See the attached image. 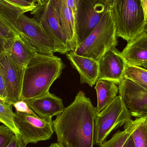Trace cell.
<instances>
[{"mask_svg": "<svg viewBox=\"0 0 147 147\" xmlns=\"http://www.w3.org/2000/svg\"><path fill=\"white\" fill-rule=\"evenodd\" d=\"M96 109L80 91L73 102L53 121L57 143L63 147H94Z\"/></svg>", "mask_w": 147, "mask_h": 147, "instance_id": "6da1fadb", "label": "cell"}, {"mask_svg": "<svg viewBox=\"0 0 147 147\" xmlns=\"http://www.w3.org/2000/svg\"><path fill=\"white\" fill-rule=\"evenodd\" d=\"M65 68L60 58L37 53L25 68L21 100L50 93L51 86L60 77Z\"/></svg>", "mask_w": 147, "mask_h": 147, "instance_id": "7a4b0ae2", "label": "cell"}, {"mask_svg": "<svg viewBox=\"0 0 147 147\" xmlns=\"http://www.w3.org/2000/svg\"><path fill=\"white\" fill-rule=\"evenodd\" d=\"M0 14L22 35L40 54L54 55L57 52L55 42L41 25L21 9L0 0Z\"/></svg>", "mask_w": 147, "mask_h": 147, "instance_id": "3957f363", "label": "cell"}, {"mask_svg": "<svg viewBox=\"0 0 147 147\" xmlns=\"http://www.w3.org/2000/svg\"><path fill=\"white\" fill-rule=\"evenodd\" d=\"M117 36L132 42L147 30V22L141 0H115L110 6Z\"/></svg>", "mask_w": 147, "mask_h": 147, "instance_id": "277c9868", "label": "cell"}, {"mask_svg": "<svg viewBox=\"0 0 147 147\" xmlns=\"http://www.w3.org/2000/svg\"><path fill=\"white\" fill-rule=\"evenodd\" d=\"M117 38L115 22L110 9L74 53L99 62L108 50L116 47Z\"/></svg>", "mask_w": 147, "mask_h": 147, "instance_id": "5b68a950", "label": "cell"}, {"mask_svg": "<svg viewBox=\"0 0 147 147\" xmlns=\"http://www.w3.org/2000/svg\"><path fill=\"white\" fill-rule=\"evenodd\" d=\"M132 117L122 98L118 95L108 107L96 116L95 145H101L111 132L131 121Z\"/></svg>", "mask_w": 147, "mask_h": 147, "instance_id": "8992f818", "label": "cell"}, {"mask_svg": "<svg viewBox=\"0 0 147 147\" xmlns=\"http://www.w3.org/2000/svg\"><path fill=\"white\" fill-rule=\"evenodd\" d=\"M30 13L54 40L57 52L67 54L70 52L68 39L59 22L55 0H46Z\"/></svg>", "mask_w": 147, "mask_h": 147, "instance_id": "52a82bcc", "label": "cell"}, {"mask_svg": "<svg viewBox=\"0 0 147 147\" xmlns=\"http://www.w3.org/2000/svg\"><path fill=\"white\" fill-rule=\"evenodd\" d=\"M110 6L100 0H79L75 15V27L79 46L98 25Z\"/></svg>", "mask_w": 147, "mask_h": 147, "instance_id": "ba28073f", "label": "cell"}, {"mask_svg": "<svg viewBox=\"0 0 147 147\" xmlns=\"http://www.w3.org/2000/svg\"><path fill=\"white\" fill-rule=\"evenodd\" d=\"M14 121L19 135L27 145L50 140L54 133L52 118L16 111Z\"/></svg>", "mask_w": 147, "mask_h": 147, "instance_id": "9c48e42d", "label": "cell"}, {"mask_svg": "<svg viewBox=\"0 0 147 147\" xmlns=\"http://www.w3.org/2000/svg\"><path fill=\"white\" fill-rule=\"evenodd\" d=\"M0 68L6 83L8 101L13 105L21 99L25 69L14 62L0 43Z\"/></svg>", "mask_w": 147, "mask_h": 147, "instance_id": "30bf717a", "label": "cell"}, {"mask_svg": "<svg viewBox=\"0 0 147 147\" xmlns=\"http://www.w3.org/2000/svg\"><path fill=\"white\" fill-rule=\"evenodd\" d=\"M118 87L119 95L132 116L139 118L147 115V89L126 78Z\"/></svg>", "mask_w": 147, "mask_h": 147, "instance_id": "8fae6325", "label": "cell"}, {"mask_svg": "<svg viewBox=\"0 0 147 147\" xmlns=\"http://www.w3.org/2000/svg\"><path fill=\"white\" fill-rule=\"evenodd\" d=\"M127 65L121 52L116 47L111 48L99 61L98 79L110 80L118 85L124 79Z\"/></svg>", "mask_w": 147, "mask_h": 147, "instance_id": "7c38bea8", "label": "cell"}, {"mask_svg": "<svg viewBox=\"0 0 147 147\" xmlns=\"http://www.w3.org/2000/svg\"><path fill=\"white\" fill-rule=\"evenodd\" d=\"M17 65L25 69L38 53L22 35L13 39L0 42Z\"/></svg>", "mask_w": 147, "mask_h": 147, "instance_id": "4fadbf2b", "label": "cell"}, {"mask_svg": "<svg viewBox=\"0 0 147 147\" xmlns=\"http://www.w3.org/2000/svg\"><path fill=\"white\" fill-rule=\"evenodd\" d=\"M24 101L38 116L42 118H52L62 113L65 109L63 100L51 92Z\"/></svg>", "mask_w": 147, "mask_h": 147, "instance_id": "5bb4252c", "label": "cell"}, {"mask_svg": "<svg viewBox=\"0 0 147 147\" xmlns=\"http://www.w3.org/2000/svg\"><path fill=\"white\" fill-rule=\"evenodd\" d=\"M66 57L72 67L79 74L80 83L92 87L98 80L99 62L72 52L67 53Z\"/></svg>", "mask_w": 147, "mask_h": 147, "instance_id": "9a60e30c", "label": "cell"}, {"mask_svg": "<svg viewBox=\"0 0 147 147\" xmlns=\"http://www.w3.org/2000/svg\"><path fill=\"white\" fill-rule=\"evenodd\" d=\"M128 65L147 70V33L128 43L121 52Z\"/></svg>", "mask_w": 147, "mask_h": 147, "instance_id": "2e32d148", "label": "cell"}, {"mask_svg": "<svg viewBox=\"0 0 147 147\" xmlns=\"http://www.w3.org/2000/svg\"><path fill=\"white\" fill-rule=\"evenodd\" d=\"M59 22L68 39L70 52L78 47L75 27V19L66 0H55Z\"/></svg>", "mask_w": 147, "mask_h": 147, "instance_id": "e0dca14e", "label": "cell"}, {"mask_svg": "<svg viewBox=\"0 0 147 147\" xmlns=\"http://www.w3.org/2000/svg\"><path fill=\"white\" fill-rule=\"evenodd\" d=\"M95 89L97 98L96 109L98 113H99L115 100L119 92V87L118 85L112 81L98 79L96 83Z\"/></svg>", "mask_w": 147, "mask_h": 147, "instance_id": "ac0fdd59", "label": "cell"}, {"mask_svg": "<svg viewBox=\"0 0 147 147\" xmlns=\"http://www.w3.org/2000/svg\"><path fill=\"white\" fill-rule=\"evenodd\" d=\"M142 117L131 120L124 125L122 131L118 130L110 140L105 141L99 147H123L129 137L131 136L142 120Z\"/></svg>", "mask_w": 147, "mask_h": 147, "instance_id": "d6986e66", "label": "cell"}, {"mask_svg": "<svg viewBox=\"0 0 147 147\" xmlns=\"http://www.w3.org/2000/svg\"><path fill=\"white\" fill-rule=\"evenodd\" d=\"M124 78L147 89V70L141 67L127 65Z\"/></svg>", "mask_w": 147, "mask_h": 147, "instance_id": "ffe728a7", "label": "cell"}, {"mask_svg": "<svg viewBox=\"0 0 147 147\" xmlns=\"http://www.w3.org/2000/svg\"><path fill=\"white\" fill-rule=\"evenodd\" d=\"M13 105L9 103L0 101V123L8 127L15 134L19 131L15 124Z\"/></svg>", "mask_w": 147, "mask_h": 147, "instance_id": "44dd1931", "label": "cell"}, {"mask_svg": "<svg viewBox=\"0 0 147 147\" xmlns=\"http://www.w3.org/2000/svg\"><path fill=\"white\" fill-rule=\"evenodd\" d=\"M131 136L135 147H147V123L144 117Z\"/></svg>", "mask_w": 147, "mask_h": 147, "instance_id": "7402d4cb", "label": "cell"}, {"mask_svg": "<svg viewBox=\"0 0 147 147\" xmlns=\"http://www.w3.org/2000/svg\"><path fill=\"white\" fill-rule=\"evenodd\" d=\"M19 35L17 31L0 14V42L13 39Z\"/></svg>", "mask_w": 147, "mask_h": 147, "instance_id": "603a6c76", "label": "cell"}, {"mask_svg": "<svg viewBox=\"0 0 147 147\" xmlns=\"http://www.w3.org/2000/svg\"><path fill=\"white\" fill-rule=\"evenodd\" d=\"M16 134L6 125L3 124L0 125V147L7 146Z\"/></svg>", "mask_w": 147, "mask_h": 147, "instance_id": "cb8c5ba5", "label": "cell"}, {"mask_svg": "<svg viewBox=\"0 0 147 147\" xmlns=\"http://www.w3.org/2000/svg\"><path fill=\"white\" fill-rule=\"evenodd\" d=\"M14 7L21 9L24 13L32 11L37 5L33 4L28 0H2Z\"/></svg>", "mask_w": 147, "mask_h": 147, "instance_id": "d4e9b609", "label": "cell"}, {"mask_svg": "<svg viewBox=\"0 0 147 147\" xmlns=\"http://www.w3.org/2000/svg\"><path fill=\"white\" fill-rule=\"evenodd\" d=\"M12 105L14 107L16 111L30 114L33 115H37L29 108L27 104L24 100H20L19 102L15 103Z\"/></svg>", "mask_w": 147, "mask_h": 147, "instance_id": "484cf974", "label": "cell"}, {"mask_svg": "<svg viewBox=\"0 0 147 147\" xmlns=\"http://www.w3.org/2000/svg\"><path fill=\"white\" fill-rule=\"evenodd\" d=\"M0 101L9 103L8 101L6 83L3 78V74L0 68Z\"/></svg>", "mask_w": 147, "mask_h": 147, "instance_id": "4316f807", "label": "cell"}, {"mask_svg": "<svg viewBox=\"0 0 147 147\" xmlns=\"http://www.w3.org/2000/svg\"><path fill=\"white\" fill-rule=\"evenodd\" d=\"M27 145L23 141L19 134H16L11 142L7 147H26Z\"/></svg>", "mask_w": 147, "mask_h": 147, "instance_id": "83f0119b", "label": "cell"}, {"mask_svg": "<svg viewBox=\"0 0 147 147\" xmlns=\"http://www.w3.org/2000/svg\"><path fill=\"white\" fill-rule=\"evenodd\" d=\"M123 147H135L132 136H130L125 142Z\"/></svg>", "mask_w": 147, "mask_h": 147, "instance_id": "f1b7e54d", "label": "cell"}, {"mask_svg": "<svg viewBox=\"0 0 147 147\" xmlns=\"http://www.w3.org/2000/svg\"><path fill=\"white\" fill-rule=\"evenodd\" d=\"M141 2L147 22V0H142Z\"/></svg>", "mask_w": 147, "mask_h": 147, "instance_id": "f546056e", "label": "cell"}, {"mask_svg": "<svg viewBox=\"0 0 147 147\" xmlns=\"http://www.w3.org/2000/svg\"><path fill=\"white\" fill-rule=\"evenodd\" d=\"M100 1L111 6L113 4L115 0H100Z\"/></svg>", "mask_w": 147, "mask_h": 147, "instance_id": "4dcf8cb0", "label": "cell"}, {"mask_svg": "<svg viewBox=\"0 0 147 147\" xmlns=\"http://www.w3.org/2000/svg\"><path fill=\"white\" fill-rule=\"evenodd\" d=\"M49 147H63L59 145L57 143H52Z\"/></svg>", "mask_w": 147, "mask_h": 147, "instance_id": "1f68e13d", "label": "cell"}, {"mask_svg": "<svg viewBox=\"0 0 147 147\" xmlns=\"http://www.w3.org/2000/svg\"><path fill=\"white\" fill-rule=\"evenodd\" d=\"M30 2L32 3L33 4H36L37 5L39 2V0H28Z\"/></svg>", "mask_w": 147, "mask_h": 147, "instance_id": "d6a6232c", "label": "cell"}, {"mask_svg": "<svg viewBox=\"0 0 147 147\" xmlns=\"http://www.w3.org/2000/svg\"><path fill=\"white\" fill-rule=\"evenodd\" d=\"M144 118H145V121H146V122L147 123V115L146 116H144Z\"/></svg>", "mask_w": 147, "mask_h": 147, "instance_id": "836d02e7", "label": "cell"}, {"mask_svg": "<svg viewBox=\"0 0 147 147\" xmlns=\"http://www.w3.org/2000/svg\"><path fill=\"white\" fill-rule=\"evenodd\" d=\"M79 1V0H75V2H76V7H77V5H78V2Z\"/></svg>", "mask_w": 147, "mask_h": 147, "instance_id": "e575fe53", "label": "cell"}, {"mask_svg": "<svg viewBox=\"0 0 147 147\" xmlns=\"http://www.w3.org/2000/svg\"><path fill=\"white\" fill-rule=\"evenodd\" d=\"M146 33H147V32H146Z\"/></svg>", "mask_w": 147, "mask_h": 147, "instance_id": "d590c367", "label": "cell"}, {"mask_svg": "<svg viewBox=\"0 0 147 147\" xmlns=\"http://www.w3.org/2000/svg\"><path fill=\"white\" fill-rule=\"evenodd\" d=\"M141 1H142V0H141Z\"/></svg>", "mask_w": 147, "mask_h": 147, "instance_id": "8d00e7d4", "label": "cell"}]
</instances>
